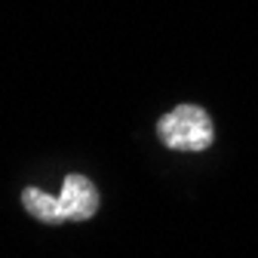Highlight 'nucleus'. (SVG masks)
Segmentation results:
<instances>
[{"label":"nucleus","mask_w":258,"mask_h":258,"mask_svg":"<svg viewBox=\"0 0 258 258\" xmlns=\"http://www.w3.org/2000/svg\"><path fill=\"white\" fill-rule=\"evenodd\" d=\"M157 136L166 148L172 151H206L212 145V117L200 108V105H178L169 114L160 117L157 123Z\"/></svg>","instance_id":"obj_1"},{"label":"nucleus","mask_w":258,"mask_h":258,"mask_svg":"<svg viewBox=\"0 0 258 258\" xmlns=\"http://www.w3.org/2000/svg\"><path fill=\"white\" fill-rule=\"evenodd\" d=\"M58 203L68 221H86L99 212V190L86 175H68L61 181Z\"/></svg>","instance_id":"obj_2"},{"label":"nucleus","mask_w":258,"mask_h":258,"mask_svg":"<svg viewBox=\"0 0 258 258\" xmlns=\"http://www.w3.org/2000/svg\"><path fill=\"white\" fill-rule=\"evenodd\" d=\"M22 206L31 218H37L43 224H61V221H68L61 212V203L58 197H49L46 190H37V187H25L22 190Z\"/></svg>","instance_id":"obj_3"}]
</instances>
